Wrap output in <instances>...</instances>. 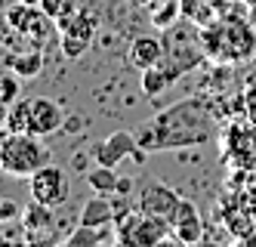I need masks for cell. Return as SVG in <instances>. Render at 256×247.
<instances>
[{"label": "cell", "mask_w": 256, "mask_h": 247, "mask_svg": "<svg viewBox=\"0 0 256 247\" xmlns=\"http://www.w3.org/2000/svg\"><path fill=\"white\" fill-rule=\"evenodd\" d=\"M210 136H213L210 108L198 96H192L142 121V127L136 130V145L145 151H176L188 145H204Z\"/></svg>", "instance_id": "cell-1"}, {"label": "cell", "mask_w": 256, "mask_h": 247, "mask_svg": "<svg viewBox=\"0 0 256 247\" xmlns=\"http://www.w3.org/2000/svg\"><path fill=\"white\" fill-rule=\"evenodd\" d=\"M160 41H164V62L160 65L167 68V74H170L173 81L182 78L186 71L198 68L200 62H204V56H207L204 37L198 34L194 22L186 19V16H179L170 28H164Z\"/></svg>", "instance_id": "cell-2"}, {"label": "cell", "mask_w": 256, "mask_h": 247, "mask_svg": "<svg viewBox=\"0 0 256 247\" xmlns=\"http://www.w3.org/2000/svg\"><path fill=\"white\" fill-rule=\"evenodd\" d=\"M200 37H204L207 56L210 59H219V62H241V59H250L256 53V37H253L247 22L216 19V22L204 25Z\"/></svg>", "instance_id": "cell-3"}, {"label": "cell", "mask_w": 256, "mask_h": 247, "mask_svg": "<svg viewBox=\"0 0 256 247\" xmlns=\"http://www.w3.org/2000/svg\"><path fill=\"white\" fill-rule=\"evenodd\" d=\"M50 164V148L34 133H6L0 139V170L10 176H31Z\"/></svg>", "instance_id": "cell-4"}, {"label": "cell", "mask_w": 256, "mask_h": 247, "mask_svg": "<svg viewBox=\"0 0 256 247\" xmlns=\"http://www.w3.org/2000/svg\"><path fill=\"white\" fill-rule=\"evenodd\" d=\"M170 238V219L152 216L142 210H130L114 216V241L124 247H158Z\"/></svg>", "instance_id": "cell-5"}, {"label": "cell", "mask_w": 256, "mask_h": 247, "mask_svg": "<svg viewBox=\"0 0 256 247\" xmlns=\"http://www.w3.org/2000/svg\"><path fill=\"white\" fill-rule=\"evenodd\" d=\"M96 16L90 10H74L71 16L59 19L56 28H59V47L68 59H80V56L90 50V41L96 34Z\"/></svg>", "instance_id": "cell-6"}, {"label": "cell", "mask_w": 256, "mask_h": 247, "mask_svg": "<svg viewBox=\"0 0 256 247\" xmlns=\"http://www.w3.org/2000/svg\"><path fill=\"white\" fill-rule=\"evenodd\" d=\"M6 22H10V28L16 34L28 37L34 47L46 44L50 37L56 34V22H52L40 7H34V4H19V0H16V4L6 10Z\"/></svg>", "instance_id": "cell-7"}, {"label": "cell", "mask_w": 256, "mask_h": 247, "mask_svg": "<svg viewBox=\"0 0 256 247\" xmlns=\"http://www.w3.org/2000/svg\"><path fill=\"white\" fill-rule=\"evenodd\" d=\"M28 179H31V198L40 201V204H46V207H62L71 198L68 173H65L62 167H56L52 161L46 167H40L38 173H31Z\"/></svg>", "instance_id": "cell-8"}, {"label": "cell", "mask_w": 256, "mask_h": 247, "mask_svg": "<svg viewBox=\"0 0 256 247\" xmlns=\"http://www.w3.org/2000/svg\"><path fill=\"white\" fill-rule=\"evenodd\" d=\"M170 238L179 244H198L204 238V219H200V210L194 201L179 198L176 210L170 216Z\"/></svg>", "instance_id": "cell-9"}, {"label": "cell", "mask_w": 256, "mask_h": 247, "mask_svg": "<svg viewBox=\"0 0 256 247\" xmlns=\"http://www.w3.org/2000/svg\"><path fill=\"white\" fill-rule=\"evenodd\" d=\"M56 207H46L40 201H28L22 207V229H25V238L31 244H40V241H52V229H56V216H52Z\"/></svg>", "instance_id": "cell-10"}, {"label": "cell", "mask_w": 256, "mask_h": 247, "mask_svg": "<svg viewBox=\"0 0 256 247\" xmlns=\"http://www.w3.org/2000/svg\"><path fill=\"white\" fill-rule=\"evenodd\" d=\"M62 124H65V115L52 99L34 96L28 102V133H34V136H50V133H56Z\"/></svg>", "instance_id": "cell-11"}, {"label": "cell", "mask_w": 256, "mask_h": 247, "mask_svg": "<svg viewBox=\"0 0 256 247\" xmlns=\"http://www.w3.org/2000/svg\"><path fill=\"white\" fill-rule=\"evenodd\" d=\"M179 204V192L164 182H145L142 192H139V210L142 213H152V216H173Z\"/></svg>", "instance_id": "cell-12"}, {"label": "cell", "mask_w": 256, "mask_h": 247, "mask_svg": "<svg viewBox=\"0 0 256 247\" xmlns=\"http://www.w3.org/2000/svg\"><path fill=\"white\" fill-rule=\"evenodd\" d=\"M136 148H139V145H136V133H130V130H118V133H112L105 142H99V145L93 148V158H96V164L118 167L124 158H130Z\"/></svg>", "instance_id": "cell-13"}, {"label": "cell", "mask_w": 256, "mask_h": 247, "mask_svg": "<svg viewBox=\"0 0 256 247\" xmlns=\"http://www.w3.org/2000/svg\"><path fill=\"white\" fill-rule=\"evenodd\" d=\"M130 62H133L139 71L160 65V62H164V41H160V37H154V34L136 37V41L130 44Z\"/></svg>", "instance_id": "cell-14"}, {"label": "cell", "mask_w": 256, "mask_h": 247, "mask_svg": "<svg viewBox=\"0 0 256 247\" xmlns=\"http://www.w3.org/2000/svg\"><path fill=\"white\" fill-rule=\"evenodd\" d=\"M114 216H118V207H114L112 195H99V192H96V198H90L84 204V210H80V222L84 225H96V229L114 225Z\"/></svg>", "instance_id": "cell-15"}, {"label": "cell", "mask_w": 256, "mask_h": 247, "mask_svg": "<svg viewBox=\"0 0 256 247\" xmlns=\"http://www.w3.org/2000/svg\"><path fill=\"white\" fill-rule=\"evenodd\" d=\"M10 71H16L19 78H38V71L44 68V53L40 47H31L25 53H12L10 59H6Z\"/></svg>", "instance_id": "cell-16"}, {"label": "cell", "mask_w": 256, "mask_h": 247, "mask_svg": "<svg viewBox=\"0 0 256 247\" xmlns=\"http://www.w3.org/2000/svg\"><path fill=\"white\" fill-rule=\"evenodd\" d=\"M86 185L93 188L99 195H118L120 188V176L114 167H105V164H96V170H90L86 173Z\"/></svg>", "instance_id": "cell-17"}, {"label": "cell", "mask_w": 256, "mask_h": 247, "mask_svg": "<svg viewBox=\"0 0 256 247\" xmlns=\"http://www.w3.org/2000/svg\"><path fill=\"white\" fill-rule=\"evenodd\" d=\"M102 241H105V235L96 229V225H84V222H78L74 229L62 238L65 247H96V244H102Z\"/></svg>", "instance_id": "cell-18"}, {"label": "cell", "mask_w": 256, "mask_h": 247, "mask_svg": "<svg viewBox=\"0 0 256 247\" xmlns=\"http://www.w3.org/2000/svg\"><path fill=\"white\" fill-rule=\"evenodd\" d=\"M170 84H173V78L167 74L164 65H154V68H145L142 71V93H145V96H152V99L160 96Z\"/></svg>", "instance_id": "cell-19"}, {"label": "cell", "mask_w": 256, "mask_h": 247, "mask_svg": "<svg viewBox=\"0 0 256 247\" xmlns=\"http://www.w3.org/2000/svg\"><path fill=\"white\" fill-rule=\"evenodd\" d=\"M179 16H182V4H179V0H164L160 7L152 10V22L164 31V28H170Z\"/></svg>", "instance_id": "cell-20"}, {"label": "cell", "mask_w": 256, "mask_h": 247, "mask_svg": "<svg viewBox=\"0 0 256 247\" xmlns=\"http://www.w3.org/2000/svg\"><path fill=\"white\" fill-rule=\"evenodd\" d=\"M40 10L52 19V22H59V19H65V16L74 13L78 4H74V0H40Z\"/></svg>", "instance_id": "cell-21"}, {"label": "cell", "mask_w": 256, "mask_h": 247, "mask_svg": "<svg viewBox=\"0 0 256 247\" xmlns=\"http://www.w3.org/2000/svg\"><path fill=\"white\" fill-rule=\"evenodd\" d=\"M19 99V81H16V71L12 74H0V105H12Z\"/></svg>", "instance_id": "cell-22"}, {"label": "cell", "mask_w": 256, "mask_h": 247, "mask_svg": "<svg viewBox=\"0 0 256 247\" xmlns=\"http://www.w3.org/2000/svg\"><path fill=\"white\" fill-rule=\"evenodd\" d=\"M16 216H22V210H19V207H16L10 198L0 195V222H10V219H16Z\"/></svg>", "instance_id": "cell-23"}, {"label": "cell", "mask_w": 256, "mask_h": 247, "mask_svg": "<svg viewBox=\"0 0 256 247\" xmlns=\"http://www.w3.org/2000/svg\"><path fill=\"white\" fill-rule=\"evenodd\" d=\"M126 4H133V7H152V4H158V0H126Z\"/></svg>", "instance_id": "cell-24"}, {"label": "cell", "mask_w": 256, "mask_h": 247, "mask_svg": "<svg viewBox=\"0 0 256 247\" xmlns=\"http://www.w3.org/2000/svg\"><path fill=\"white\" fill-rule=\"evenodd\" d=\"M19 4H34V7H40V0H19Z\"/></svg>", "instance_id": "cell-25"}, {"label": "cell", "mask_w": 256, "mask_h": 247, "mask_svg": "<svg viewBox=\"0 0 256 247\" xmlns=\"http://www.w3.org/2000/svg\"><path fill=\"white\" fill-rule=\"evenodd\" d=\"M0 244H6V235H4V232H0Z\"/></svg>", "instance_id": "cell-26"}]
</instances>
